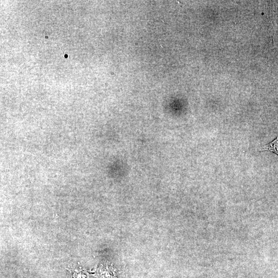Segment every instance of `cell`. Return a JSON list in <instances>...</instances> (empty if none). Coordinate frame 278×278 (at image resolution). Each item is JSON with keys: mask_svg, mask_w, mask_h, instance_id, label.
Listing matches in <instances>:
<instances>
[{"mask_svg": "<svg viewBox=\"0 0 278 278\" xmlns=\"http://www.w3.org/2000/svg\"><path fill=\"white\" fill-rule=\"evenodd\" d=\"M93 273L94 277L98 278H118L116 269L107 261L102 262Z\"/></svg>", "mask_w": 278, "mask_h": 278, "instance_id": "1", "label": "cell"}, {"mask_svg": "<svg viewBox=\"0 0 278 278\" xmlns=\"http://www.w3.org/2000/svg\"><path fill=\"white\" fill-rule=\"evenodd\" d=\"M70 271L72 273L73 278H92L94 277L93 273H90L82 267L70 270Z\"/></svg>", "mask_w": 278, "mask_h": 278, "instance_id": "2", "label": "cell"}, {"mask_svg": "<svg viewBox=\"0 0 278 278\" xmlns=\"http://www.w3.org/2000/svg\"><path fill=\"white\" fill-rule=\"evenodd\" d=\"M262 151H270L278 155V136L273 141L264 146Z\"/></svg>", "mask_w": 278, "mask_h": 278, "instance_id": "3", "label": "cell"}]
</instances>
